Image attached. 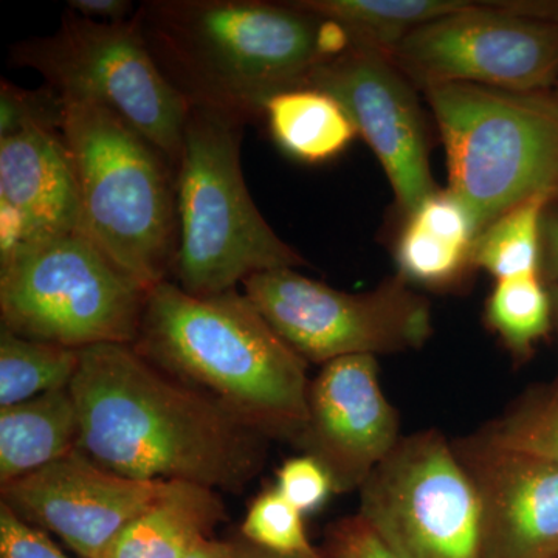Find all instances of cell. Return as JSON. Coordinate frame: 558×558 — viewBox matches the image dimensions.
I'll list each match as a JSON object with an SVG mask.
<instances>
[{
	"mask_svg": "<svg viewBox=\"0 0 558 558\" xmlns=\"http://www.w3.org/2000/svg\"><path fill=\"white\" fill-rule=\"evenodd\" d=\"M70 391L78 407V449L124 478L238 494L266 461V435L132 344L81 349Z\"/></svg>",
	"mask_w": 558,
	"mask_h": 558,
	"instance_id": "obj_1",
	"label": "cell"
},
{
	"mask_svg": "<svg viewBox=\"0 0 558 558\" xmlns=\"http://www.w3.org/2000/svg\"><path fill=\"white\" fill-rule=\"evenodd\" d=\"M134 20L190 108L244 124L263 119L275 95L306 87L328 61L325 21L295 2L149 0Z\"/></svg>",
	"mask_w": 558,
	"mask_h": 558,
	"instance_id": "obj_2",
	"label": "cell"
},
{
	"mask_svg": "<svg viewBox=\"0 0 558 558\" xmlns=\"http://www.w3.org/2000/svg\"><path fill=\"white\" fill-rule=\"evenodd\" d=\"M132 347L269 439L293 444L306 424V360L238 289L194 296L170 279L160 282L149 292Z\"/></svg>",
	"mask_w": 558,
	"mask_h": 558,
	"instance_id": "obj_3",
	"label": "cell"
},
{
	"mask_svg": "<svg viewBox=\"0 0 558 558\" xmlns=\"http://www.w3.org/2000/svg\"><path fill=\"white\" fill-rule=\"evenodd\" d=\"M64 102L62 138L78 185L80 231L154 289L168 281L178 256V171L112 110Z\"/></svg>",
	"mask_w": 558,
	"mask_h": 558,
	"instance_id": "obj_4",
	"label": "cell"
},
{
	"mask_svg": "<svg viewBox=\"0 0 558 558\" xmlns=\"http://www.w3.org/2000/svg\"><path fill=\"white\" fill-rule=\"evenodd\" d=\"M244 123L190 108L178 170L179 245L172 277L194 296L236 289L263 271L306 264L279 240L242 174Z\"/></svg>",
	"mask_w": 558,
	"mask_h": 558,
	"instance_id": "obj_5",
	"label": "cell"
},
{
	"mask_svg": "<svg viewBox=\"0 0 558 558\" xmlns=\"http://www.w3.org/2000/svg\"><path fill=\"white\" fill-rule=\"evenodd\" d=\"M427 98L446 146L449 191L478 236L494 220L539 194L558 196V101L449 83Z\"/></svg>",
	"mask_w": 558,
	"mask_h": 558,
	"instance_id": "obj_6",
	"label": "cell"
},
{
	"mask_svg": "<svg viewBox=\"0 0 558 558\" xmlns=\"http://www.w3.org/2000/svg\"><path fill=\"white\" fill-rule=\"evenodd\" d=\"M153 289L117 267L81 231L0 260L3 328L72 349L134 344Z\"/></svg>",
	"mask_w": 558,
	"mask_h": 558,
	"instance_id": "obj_7",
	"label": "cell"
},
{
	"mask_svg": "<svg viewBox=\"0 0 558 558\" xmlns=\"http://www.w3.org/2000/svg\"><path fill=\"white\" fill-rule=\"evenodd\" d=\"M9 60L39 73L62 100L112 110L179 170L190 106L154 61L134 16L108 24L69 10L57 32L11 46Z\"/></svg>",
	"mask_w": 558,
	"mask_h": 558,
	"instance_id": "obj_8",
	"label": "cell"
},
{
	"mask_svg": "<svg viewBox=\"0 0 558 558\" xmlns=\"http://www.w3.org/2000/svg\"><path fill=\"white\" fill-rule=\"evenodd\" d=\"M242 286L253 306L307 363L416 351L433 333L429 301L399 275L363 293L330 288L295 269L263 271Z\"/></svg>",
	"mask_w": 558,
	"mask_h": 558,
	"instance_id": "obj_9",
	"label": "cell"
},
{
	"mask_svg": "<svg viewBox=\"0 0 558 558\" xmlns=\"http://www.w3.org/2000/svg\"><path fill=\"white\" fill-rule=\"evenodd\" d=\"M388 54L424 89L465 83L546 94L558 81V3L478 2L411 32Z\"/></svg>",
	"mask_w": 558,
	"mask_h": 558,
	"instance_id": "obj_10",
	"label": "cell"
},
{
	"mask_svg": "<svg viewBox=\"0 0 558 558\" xmlns=\"http://www.w3.org/2000/svg\"><path fill=\"white\" fill-rule=\"evenodd\" d=\"M359 492V515L400 557L480 558L478 494L438 429L400 438Z\"/></svg>",
	"mask_w": 558,
	"mask_h": 558,
	"instance_id": "obj_11",
	"label": "cell"
},
{
	"mask_svg": "<svg viewBox=\"0 0 558 558\" xmlns=\"http://www.w3.org/2000/svg\"><path fill=\"white\" fill-rule=\"evenodd\" d=\"M307 86L332 95L347 109L357 134L387 172L405 218L438 193L413 84L388 53L352 44L344 53L319 64Z\"/></svg>",
	"mask_w": 558,
	"mask_h": 558,
	"instance_id": "obj_12",
	"label": "cell"
},
{
	"mask_svg": "<svg viewBox=\"0 0 558 558\" xmlns=\"http://www.w3.org/2000/svg\"><path fill=\"white\" fill-rule=\"evenodd\" d=\"M170 481L124 478L80 449L2 487V502L21 520L53 532L73 553L100 558Z\"/></svg>",
	"mask_w": 558,
	"mask_h": 558,
	"instance_id": "obj_13",
	"label": "cell"
},
{
	"mask_svg": "<svg viewBox=\"0 0 558 558\" xmlns=\"http://www.w3.org/2000/svg\"><path fill=\"white\" fill-rule=\"evenodd\" d=\"M402 436L374 355L323 365L311 381L307 418L293 446L328 470L336 494L359 490Z\"/></svg>",
	"mask_w": 558,
	"mask_h": 558,
	"instance_id": "obj_14",
	"label": "cell"
},
{
	"mask_svg": "<svg viewBox=\"0 0 558 558\" xmlns=\"http://www.w3.org/2000/svg\"><path fill=\"white\" fill-rule=\"evenodd\" d=\"M453 449L480 498V558H558V468L480 433Z\"/></svg>",
	"mask_w": 558,
	"mask_h": 558,
	"instance_id": "obj_15",
	"label": "cell"
},
{
	"mask_svg": "<svg viewBox=\"0 0 558 558\" xmlns=\"http://www.w3.org/2000/svg\"><path fill=\"white\" fill-rule=\"evenodd\" d=\"M80 231L75 171L62 132L0 138V260Z\"/></svg>",
	"mask_w": 558,
	"mask_h": 558,
	"instance_id": "obj_16",
	"label": "cell"
},
{
	"mask_svg": "<svg viewBox=\"0 0 558 558\" xmlns=\"http://www.w3.org/2000/svg\"><path fill=\"white\" fill-rule=\"evenodd\" d=\"M226 515L215 488L170 481L165 494L132 520L100 558H186Z\"/></svg>",
	"mask_w": 558,
	"mask_h": 558,
	"instance_id": "obj_17",
	"label": "cell"
},
{
	"mask_svg": "<svg viewBox=\"0 0 558 558\" xmlns=\"http://www.w3.org/2000/svg\"><path fill=\"white\" fill-rule=\"evenodd\" d=\"M476 240L468 208L449 190H439L407 216L396 245L399 277L427 288L453 284L473 267Z\"/></svg>",
	"mask_w": 558,
	"mask_h": 558,
	"instance_id": "obj_18",
	"label": "cell"
},
{
	"mask_svg": "<svg viewBox=\"0 0 558 558\" xmlns=\"http://www.w3.org/2000/svg\"><path fill=\"white\" fill-rule=\"evenodd\" d=\"M80 414L72 391L58 389L0 409V487L78 449Z\"/></svg>",
	"mask_w": 558,
	"mask_h": 558,
	"instance_id": "obj_19",
	"label": "cell"
},
{
	"mask_svg": "<svg viewBox=\"0 0 558 558\" xmlns=\"http://www.w3.org/2000/svg\"><path fill=\"white\" fill-rule=\"evenodd\" d=\"M263 119L278 148L307 165L336 159L359 135L340 101L310 86L271 97Z\"/></svg>",
	"mask_w": 558,
	"mask_h": 558,
	"instance_id": "obj_20",
	"label": "cell"
},
{
	"mask_svg": "<svg viewBox=\"0 0 558 558\" xmlns=\"http://www.w3.org/2000/svg\"><path fill=\"white\" fill-rule=\"evenodd\" d=\"M78 349L0 329V409L68 389L78 373Z\"/></svg>",
	"mask_w": 558,
	"mask_h": 558,
	"instance_id": "obj_21",
	"label": "cell"
},
{
	"mask_svg": "<svg viewBox=\"0 0 558 558\" xmlns=\"http://www.w3.org/2000/svg\"><path fill=\"white\" fill-rule=\"evenodd\" d=\"M553 196L539 194L505 213L480 234L472 266L497 281L539 275L543 269V222Z\"/></svg>",
	"mask_w": 558,
	"mask_h": 558,
	"instance_id": "obj_22",
	"label": "cell"
},
{
	"mask_svg": "<svg viewBox=\"0 0 558 558\" xmlns=\"http://www.w3.org/2000/svg\"><path fill=\"white\" fill-rule=\"evenodd\" d=\"M486 319L512 357L523 362L553 328L549 288L539 275L501 279L488 296Z\"/></svg>",
	"mask_w": 558,
	"mask_h": 558,
	"instance_id": "obj_23",
	"label": "cell"
},
{
	"mask_svg": "<svg viewBox=\"0 0 558 558\" xmlns=\"http://www.w3.org/2000/svg\"><path fill=\"white\" fill-rule=\"evenodd\" d=\"M488 442L548 461L558 468V399L531 392L481 429Z\"/></svg>",
	"mask_w": 558,
	"mask_h": 558,
	"instance_id": "obj_24",
	"label": "cell"
},
{
	"mask_svg": "<svg viewBox=\"0 0 558 558\" xmlns=\"http://www.w3.org/2000/svg\"><path fill=\"white\" fill-rule=\"evenodd\" d=\"M241 537L260 548L281 554L310 553L303 513L282 497L277 487H269L253 499L241 526Z\"/></svg>",
	"mask_w": 558,
	"mask_h": 558,
	"instance_id": "obj_25",
	"label": "cell"
},
{
	"mask_svg": "<svg viewBox=\"0 0 558 558\" xmlns=\"http://www.w3.org/2000/svg\"><path fill=\"white\" fill-rule=\"evenodd\" d=\"M65 102L49 86L28 90L2 80L0 83V138L24 131L62 132Z\"/></svg>",
	"mask_w": 558,
	"mask_h": 558,
	"instance_id": "obj_26",
	"label": "cell"
},
{
	"mask_svg": "<svg viewBox=\"0 0 558 558\" xmlns=\"http://www.w3.org/2000/svg\"><path fill=\"white\" fill-rule=\"evenodd\" d=\"M277 488L303 515L322 508L329 495L336 494L328 470L310 454L289 459L281 465Z\"/></svg>",
	"mask_w": 558,
	"mask_h": 558,
	"instance_id": "obj_27",
	"label": "cell"
},
{
	"mask_svg": "<svg viewBox=\"0 0 558 558\" xmlns=\"http://www.w3.org/2000/svg\"><path fill=\"white\" fill-rule=\"evenodd\" d=\"M325 554L328 558H402L359 513L341 519L328 529Z\"/></svg>",
	"mask_w": 558,
	"mask_h": 558,
	"instance_id": "obj_28",
	"label": "cell"
},
{
	"mask_svg": "<svg viewBox=\"0 0 558 558\" xmlns=\"http://www.w3.org/2000/svg\"><path fill=\"white\" fill-rule=\"evenodd\" d=\"M0 558H70L40 529L0 506Z\"/></svg>",
	"mask_w": 558,
	"mask_h": 558,
	"instance_id": "obj_29",
	"label": "cell"
},
{
	"mask_svg": "<svg viewBox=\"0 0 558 558\" xmlns=\"http://www.w3.org/2000/svg\"><path fill=\"white\" fill-rule=\"evenodd\" d=\"M69 10L86 20L97 22H123L134 16L130 0H70Z\"/></svg>",
	"mask_w": 558,
	"mask_h": 558,
	"instance_id": "obj_30",
	"label": "cell"
},
{
	"mask_svg": "<svg viewBox=\"0 0 558 558\" xmlns=\"http://www.w3.org/2000/svg\"><path fill=\"white\" fill-rule=\"evenodd\" d=\"M543 269L558 282V209L548 208L543 222Z\"/></svg>",
	"mask_w": 558,
	"mask_h": 558,
	"instance_id": "obj_31",
	"label": "cell"
},
{
	"mask_svg": "<svg viewBox=\"0 0 558 558\" xmlns=\"http://www.w3.org/2000/svg\"><path fill=\"white\" fill-rule=\"evenodd\" d=\"M233 543L234 549H236V558H328L325 553L315 548L310 553L281 554L260 548V546L253 545L248 539L242 537L234 539Z\"/></svg>",
	"mask_w": 558,
	"mask_h": 558,
	"instance_id": "obj_32",
	"label": "cell"
},
{
	"mask_svg": "<svg viewBox=\"0 0 558 558\" xmlns=\"http://www.w3.org/2000/svg\"><path fill=\"white\" fill-rule=\"evenodd\" d=\"M186 558H236V549L233 542L208 538Z\"/></svg>",
	"mask_w": 558,
	"mask_h": 558,
	"instance_id": "obj_33",
	"label": "cell"
},
{
	"mask_svg": "<svg viewBox=\"0 0 558 558\" xmlns=\"http://www.w3.org/2000/svg\"><path fill=\"white\" fill-rule=\"evenodd\" d=\"M549 293L550 303H553V326L556 328L558 336V282H549ZM550 392L558 399V376Z\"/></svg>",
	"mask_w": 558,
	"mask_h": 558,
	"instance_id": "obj_34",
	"label": "cell"
},
{
	"mask_svg": "<svg viewBox=\"0 0 558 558\" xmlns=\"http://www.w3.org/2000/svg\"><path fill=\"white\" fill-rule=\"evenodd\" d=\"M553 95L554 98H556V100L558 101V81L556 83V86H554V89H553Z\"/></svg>",
	"mask_w": 558,
	"mask_h": 558,
	"instance_id": "obj_35",
	"label": "cell"
}]
</instances>
